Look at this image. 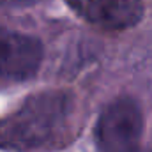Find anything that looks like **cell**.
Instances as JSON below:
<instances>
[{
  "instance_id": "cell-1",
  "label": "cell",
  "mask_w": 152,
  "mask_h": 152,
  "mask_svg": "<svg viewBox=\"0 0 152 152\" xmlns=\"http://www.w3.org/2000/svg\"><path fill=\"white\" fill-rule=\"evenodd\" d=\"M73 97L62 90L30 96L16 112L0 120V147L36 151L55 145L69 126Z\"/></svg>"
},
{
  "instance_id": "cell-2",
  "label": "cell",
  "mask_w": 152,
  "mask_h": 152,
  "mask_svg": "<svg viewBox=\"0 0 152 152\" xmlns=\"http://www.w3.org/2000/svg\"><path fill=\"white\" fill-rule=\"evenodd\" d=\"M142 134L143 115L140 104L127 96L106 104L96 124V142L101 152H138Z\"/></svg>"
},
{
  "instance_id": "cell-3",
  "label": "cell",
  "mask_w": 152,
  "mask_h": 152,
  "mask_svg": "<svg viewBox=\"0 0 152 152\" xmlns=\"http://www.w3.org/2000/svg\"><path fill=\"white\" fill-rule=\"evenodd\" d=\"M42 44L32 36L0 28V81L30 80L41 67Z\"/></svg>"
},
{
  "instance_id": "cell-4",
  "label": "cell",
  "mask_w": 152,
  "mask_h": 152,
  "mask_svg": "<svg viewBox=\"0 0 152 152\" xmlns=\"http://www.w3.org/2000/svg\"><path fill=\"white\" fill-rule=\"evenodd\" d=\"M69 7L87 23L103 30H127L143 18L142 0H67Z\"/></svg>"
},
{
  "instance_id": "cell-5",
  "label": "cell",
  "mask_w": 152,
  "mask_h": 152,
  "mask_svg": "<svg viewBox=\"0 0 152 152\" xmlns=\"http://www.w3.org/2000/svg\"><path fill=\"white\" fill-rule=\"evenodd\" d=\"M37 0H0V5H5V7H28V5H34Z\"/></svg>"
},
{
  "instance_id": "cell-6",
  "label": "cell",
  "mask_w": 152,
  "mask_h": 152,
  "mask_svg": "<svg viewBox=\"0 0 152 152\" xmlns=\"http://www.w3.org/2000/svg\"><path fill=\"white\" fill-rule=\"evenodd\" d=\"M138 152H140V151H138ZM145 152H152V151H145Z\"/></svg>"
}]
</instances>
